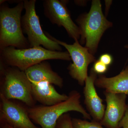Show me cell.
<instances>
[{"label": "cell", "instance_id": "cell-21", "mask_svg": "<svg viewBox=\"0 0 128 128\" xmlns=\"http://www.w3.org/2000/svg\"><path fill=\"white\" fill-rule=\"evenodd\" d=\"M125 48H128V46H126V47H125Z\"/></svg>", "mask_w": 128, "mask_h": 128}, {"label": "cell", "instance_id": "cell-2", "mask_svg": "<svg viewBox=\"0 0 128 128\" xmlns=\"http://www.w3.org/2000/svg\"><path fill=\"white\" fill-rule=\"evenodd\" d=\"M0 61L3 64L7 66L16 67L23 71L48 60H71L68 52L52 51L41 46L25 49L10 46L0 50Z\"/></svg>", "mask_w": 128, "mask_h": 128}, {"label": "cell", "instance_id": "cell-19", "mask_svg": "<svg viewBox=\"0 0 128 128\" xmlns=\"http://www.w3.org/2000/svg\"><path fill=\"white\" fill-rule=\"evenodd\" d=\"M119 128H128V104L127 105L126 112L123 118L120 123Z\"/></svg>", "mask_w": 128, "mask_h": 128}, {"label": "cell", "instance_id": "cell-14", "mask_svg": "<svg viewBox=\"0 0 128 128\" xmlns=\"http://www.w3.org/2000/svg\"><path fill=\"white\" fill-rule=\"evenodd\" d=\"M97 87L105 92L117 94H128V66L116 76L110 78L100 75L95 81Z\"/></svg>", "mask_w": 128, "mask_h": 128}, {"label": "cell", "instance_id": "cell-4", "mask_svg": "<svg viewBox=\"0 0 128 128\" xmlns=\"http://www.w3.org/2000/svg\"><path fill=\"white\" fill-rule=\"evenodd\" d=\"M0 93L6 98L17 100L28 107L35 105L32 83L24 71L6 65L0 61Z\"/></svg>", "mask_w": 128, "mask_h": 128}, {"label": "cell", "instance_id": "cell-10", "mask_svg": "<svg viewBox=\"0 0 128 128\" xmlns=\"http://www.w3.org/2000/svg\"><path fill=\"white\" fill-rule=\"evenodd\" d=\"M106 103L105 113L100 124L107 128H119L126 112L127 95L104 92Z\"/></svg>", "mask_w": 128, "mask_h": 128}, {"label": "cell", "instance_id": "cell-9", "mask_svg": "<svg viewBox=\"0 0 128 128\" xmlns=\"http://www.w3.org/2000/svg\"><path fill=\"white\" fill-rule=\"evenodd\" d=\"M28 107L0 94V121L15 128H40L30 119Z\"/></svg>", "mask_w": 128, "mask_h": 128}, {"label": "cell", "instance_id": "cell-18", "mask_svg": "<svg viewBox=\"0 0 128 128\" xmlns=\"http://www.w3.org/2000/svg\"><path fill=\"white\" fill-rule=\"evenodd\" d=\"M99 60L108 66L112 63L113 58L112 56L110 54H105L101 55L99 58Z\"/></svg>", "mask_w": 128, "mask_h": 128}, {"label": "cell", "instance_id": "cell-6", "mask_svg": "<svg viewBox=\"0 0 128 128\" xmlns=\"http://www.w3.org/2000/svg\"><path fill=\"white\" fill-rule=\"evenodd\" d=\"M36 2V0H24L25 12L21 20L22 28L23 33L27 35L30 48L42 46L48 50L61 51L60 45L48 38L42 30L35 9Z\"/></svg>", "mask_w": 128, "mask_h": 128}, {"label": "cell", "instance_id": "cell-11", "mask_svg": "<svg viewBox=\"0 0 128 128\" xmlns=\"http://www.w3.org/2000/svg\"><path fill=\"white\" fill-rule=\"evenodd\" d=\"M97 74L92 68L90 75L85 81L83 94L84 97V103L89 114L93 119L92 121L100 123L103 118L106 106L95 88Z\"/></svg>", "mask_w": 128, "mask_h": 128}, {"label": "cell", "instance_id": "cell-3", "mask_svg": "<svg viewBox=\"0 0 128 128\" xmlns=\"http://www.w3.org/2000/svg\"><path fill=\"white\" fill-rule=\"evenodd\" d=\"M24 9V1H21L14 7L9 8L4 5L0 6V50L10 46L18 49L30 48L22 28V13Z\"/></svg>", "mask_w": 128, "mask_h": 128}, {"label": "cell", "instance_id": "cell-8", "mask_svg": "<svg viewBox=\"0 0 128 128\" xmlns=\"http://www.w3.org/2000/svg\"><path fill=\"white\" fill-rule=\"evenodd\" d=\"M66 2L58 0L44 1V14L51 23L63 26L70 37L75 41H78L80 37V28L72 19Z\"/></svg>", "mask_w": 128, "mask_h": 128}, {"label": "cell", "instance_id": "cell-1", "mask_svg": "<svg viewBox=\"0 0 128 128\" xmlns=\"http://www.w3.org/2000/svg\"><path fill=\"white\" fill-rule=\"evenodd\" d=\"M81 95L76 90L69 93L66 100L50 106H34L28 107L29 116L41 128H56L57 121L63 114L70 111H75L82 114L86 119L91 117L81 104Z\"/></svg>", "mask_w": 128, "mask_h": 128}, {"label": "cell", "instance_id": "cell-13", "mask_svg": "<svg viewBox=\"0 0 128 128\" xmlns=\"http://www.w3.org/2000/svg\"><path fill=\"white\" fill-rule=\"evenodd\" d=\"M33 96L43 106H50L66 100L68 96L60 94L52 84L48 82L32 84Z\"/></svg>", "mask_w": 128, "mask_h": 128}, {"label": "cell", "instance_id": "cell-5", "mask_svg": "<svg viewBox=\"0 0 128 128\" xmlns=\"http://www.w3.org/2000/svg\"><path fill=\"white\" fill-rule=\"evenodd\" d=\"M77 22L80 33L81 43L86 42L85 47L94 54L104 33L112 25L104 15L100 1H92L89 12L80 16Z\"/></svg>", "mask_w": 128, "mask_h": 128}, {"label": "cell", "instance_id": "cell-15", "mask_svg": "<svg viewBox=\"0 0 128 128\" xmlns=\"http://www.w3.org/2000/svg\"><path fill=\"white\" fill-rule=\"evenodd\" d=\"M72 123L73 128H104L98 122H89L79 118H72Z\"/></svg>", "mask_w": 128, "mask_h": 128}, {"label": "cell", "instance_id": "cell-16", "mask_svg": "<svg viewBox=\"0 0 128 128\" xmlns=\"http://www.w3.org/2000/svg\"><path fill=\"white\" fill-rule=\"evenodd\" d=\"M56 128H73L70 114L68 113L63 114L57 121Z\"/></svg>", "mask_w": 128, "mask_h": 128}, {"label": "cell", "instance_id": "cell-17", "mask_svg": "<svg viewBox=\"0 0 128 128\" xmlns=\"http://www.w3.org/2000/svg\"><path fill=\"white\" fill-rule=\"evenodd\" d=\"M108 67V66L98 60L95 62L92 69L96 74H101L105 73L107 71Z\"/></svg>", "mask_w": 128, "mask_h": 128}, {"label": "cell", "instance_id": "cell-20", "mask_svg": "<svg viewBox=\"0 0 128 128\" xmlns=\"http://www.w3.org/2000/svg\"><path fill=\"white\" fill-rule=\"evenodd\" d=\"M0 128H15L4 121H0Z\"/></svg>", "mask_w": 128, "mask_h": 128}, {"label": "cell", "instance_id": "cell-7", "mask_svg": "<svg viewBox=\"0 0 128 128\" xmlns=\"http://www.w3.org/2000/svg\"><path fill=\"white\" fill-rule=\"evenodd\" d=\"M48 38L64 47L70 56L73 63L68 67L70 75L83 86L88 76V68L89 64L96 62V58L89 52L88 49L82 46L78 41L72 44H68L54 38L48 32L45 33Z\"/></svg>", "mask_w": 128, "mask_h": 128}, {"label": "cell", "instance_id": "cell-12", "mask_svg": "<svg viewBox=\"0 0 128 128\" xmlns=\"http://www.w3.org/2000/svg\"><path fill=\"white\" fill-rule=\"evenodd\" d=\"M24 72L32 84L48 82L60 88L64 85L63 79L53 70L47 60L31 66Z\"/></svg>", "mask_w": 128, "mask_h": 128}]
</instances>
